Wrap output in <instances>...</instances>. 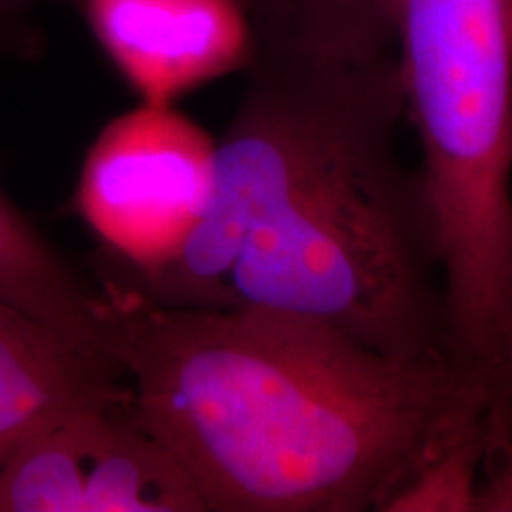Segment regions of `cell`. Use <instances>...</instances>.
<instances>
[{
	"label": "cell",
	"mask_w": 512,
	"mask_h": 512,
	"mask_svg": "<svg viewBox=\"0 0 512 512\" xmlns=\"http://www.w3.org/2000/svg\"><path fill=\"white\" fill-rule=\"evenodd\" d=\"M245 76L188 245L164 271L110 290L313 320L392 358L451 356L430 197L396 150V55L259 48Z\"/></svg>",
	"instance_id": "6da1fadb"
},
{
	"label": "cell",
	"mask_w": 512,
	"mask_h": 512,
	"mask_svg": "<svg viewBox=\"0 0 512 512\" xmlns=\"http://www.w3.org/2000/svg\"><path fill=\"white\" fill-rule=\"evenodd\" d=\"M100 292L107 354L204 512L382 510L496 411L498 375L453 356L392 358L313 320Z\"/></svg>",
	"instance_id": "7a4b0ae2"
},
{
	"label": "cell",
	"mask_w": 512,
	"mask_h": 512,
	"mask_svg": "<svg viewBox=\"0 0 512 512\" xmlns=\"http://www.w3.org/2000/svg\"><path fill=\"white\" fill-rule=\"evenodd\" d=\"M394 55L437 228L448 351L498 370L512 325V0H396Z\"/></svg>",
	"instance_id": "3957f363"
},
{
	"label": "cell",
	"mask_w": 512,
	"mask_h": 512,
	"mask_svg": "<svg viewBox=\"0 0 512 512\" xmlns=\"http://www.w3.org/2000/svg\"><path fill=\"white\" fill-rule=\"evenodd\" d=\"M216 138L176 105L138 102L88 147L74 209L98 242L95 283L124 287L171 266L214 185Z\"/></svg>",
	"instance_id": "277c9868"
},
{
	"label": "cell",
	"mask_w": 512,
	"mask_h": 512,
	"mask_svg": "<svg viewBox=\"0 0 512 512\" xmlns=\"http://www.w3.org/2000/svg\"><path fill=\"white\" fill-rule=\"evenodd\" d=\"M0 512H204L131 387L79 403L0 453Z\"/></svg>",
	"instance_id": "5b68a950"
},
{
	"label": "cell",
	"mask_w": 512,
	"mask_h": 512,
	"mask_svg": "<svg viewBox=\"0 0 512 512\" xmlns=\"http://www.w3.org/2000/svg\"><path fill=\"white\" fill-rule=\"evenodd\" d=\"M86 27L138 102L178 100L259 55L245 0H79Z\"/></svg>",
	"instance_id": "8992f818"
},
{
	"label": "cell",
	"mask_w": 512,
	"mask_h": 512,
	"mask_svg": "<svg viewBox=\"0 0 512 512\" xmlns=\"http://www.w3.org/2000/svg\"><path fill=\"white\" fill-rule=\"evenodd\" d=\"M124 384L112 356L69 342L0 299V453L46 420Z\"/></svg>",
	"instance_id": "52a82bcc"
},
{
	"label": "cell",
	"mask_w": 512,
	"mask_h": 512,
	"mask_svg": "<svg viewBox=\"0 0 512 512\" xmlns=\"http://www.w3.org/2000/svg\"><path fill=\"white\" fill-rule=\"evenodd\" d=\"M0 299L83 349L107 354L102 292L19 209L0 183ZM110 356V354H107Z\"/></svg>",
	"instance_id": "ba28073f"
},
{
	"label": "cell",
	"mask_w": 512,
	"mask_h": 512,
	"mask_svg": "<svg viewBox=\"0 0 512 512\" xmlns=\"http://www.w3.org/2000/svg\"><path fill=\"white\" fill-rule=\"evenodd\" d=\"M261 48L363 62L394 53L396 0H245Z\"/></svg>",
	"instance_id": "9c48e42d"
},
{
	"label": "cell",
	"mask_w": 512,
	"mask_h": 512,
	"mask_svg": "<svg viewBox=\"0 0 512 512\" xmlns=\"http://www.w3.org/2000/svg\"><path fill=\"white\" fill-rule=\"evenodd\" d=\"M501 446L505 439L494 411L434 453L389 496L382 512H477L482 489L479 470Z\"/></svg>",
	"instance_id": "30bf717a"
},
{
	"label": "cell",
	"mask_w": 512,
	"mask_h": 512,
	"mask_svg": "<svg viewBox=\"0 0 512 512\" xmlns=\"http://www.w3.org/2000/svg\"><path fill=\"white\" fill-rule=\"evenodd\" d=\"M43 0H0V50L22 48Z\"/></svg>",
	"instance_id": "8fae6325"
},
{
	"label": "cell",
	"mask_w": 512,
	"mask_h": 512,
	"mask_svg": "<svg viewBox=\"0 0 512 512\" xmlns=\"http://www.w3.org/2000/svg\"><path fill=\"white\" fill-rule=\"evenodd\" d=\"M477 512H512V451L479 489Z\"/></svg>",
	"instance_id": "7c38bea8"
},
{
	"label": "cell",
	"mask_w": 512,
	"mask_h": 512,
	"mask_svg": "<svg viewBox=\"0 0 512 512\" xmlns=\"http://www.w3.org/2000/svg\"><path fill=\"white\" fill-rule=\"evenodd\" d=\"M496 418L501 422L505 439L512 437V325L505 339L501 363H498V399H496Z\"/></svg>",
	"instance_id": "4fadbf2b"
}]
</instances>
